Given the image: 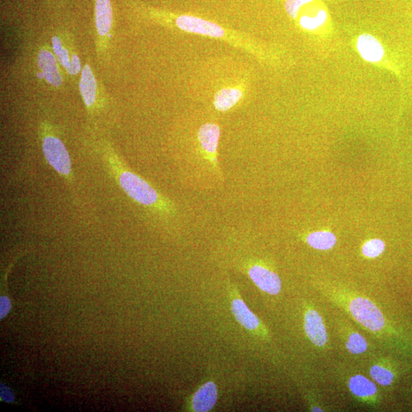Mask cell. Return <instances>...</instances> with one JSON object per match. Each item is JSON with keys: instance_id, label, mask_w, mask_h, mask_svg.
Returning <instances> with one entry per match:
<instances>
[{"instance_id": "30bf717a", "label": "cell", "mask_w": 412, "mask_h": 412, "mask_svg": "<svg viewBox=\"0 0 412 412\" xmlns=\"http://www.w3.org/2000/svg\"><path fill=\"white\" fill-rule=\"evenodd\" d=\"M357 48L359 55L366 62L377 63L385 55L384 46L375 37L369 34H364L358 37Z\"/></svg>"}, {"instance_id": "e0dca14e", "label": "cell", "mask_w": 412, "mask_h": 412, "mask_svg": "<svg viewBox=\"0 0 412 412\" xmlns=\"http://www.w3.org/2000/svg\"><path fill=\"white\" fill-rule=\"evenodd\" d=\"M306 242L314 249L328 251L335 246L337 238L331 231H319L307 236Z\"/></svg>"}, {"instance_id": "5b68a950", "label": "cell", "mask_w": 412, "mask_h": 412, "mask_svg": "<svg viewBox=\"0 0 412 412\" xmlns=\"http://www.w3.org/2000/svg\"><path fill=\"white\" fill-rule=\"evenodd\" d=\"M348 387L351 395L358 402L371 407L377 406L379 401V389L373 379L361 374H355L349 377Z\"/></svg>"}, {"instance_id": "52a82bcc", "label": "cell", "mask_w": 412, "mask_h": 412, "mask_svg": "<svg viewBox=\"0 0 412 412\" xmlns=\"http://www.w3.org/2000/svg\"><path fill=\"white\" fill-rule=\"evenodd\" d=\"M177 26L183 31L204 35L215 37H220L224 35L222 27L200 18L191 16H182L177 19Z\"/></svg>"}, {"instance_id": "9a60e30c", "label": "cell", "mask_w": 412, "mask_h": 412, "mask_svg": "<svg viewBox=\"0 0 412 412\" xmlns=\"http://www.w3.org/2000/svg\"><path fill=\"white\" fill-rule=\"evenodd\" d=\"M370 376L376 384L391 386L395 379V373L384 361H377L370 367Z\"/></svg>"}, {"instance_id": "5bb4252c", "label": "cell", "mask_w": 412, "mask_h": 412, "mask_svg": "<svg viewBox=\"0 0 412 412\" xmlns=\"http://www.w3.org/2000/svg\"><path fill=\"white\" fill-rule=\"evenodd\" d=\"M80 92L87 107H91L96 96V81L91 66L85 65L80 82Z\"/></svg>"}, {"instance_id": "ac0fdd59", "label": "cell", "mask_w": 412, "mask_h": 412, "mask_svg": "<svg viewBox=\"0 0 412 412\" xmlns=\"http://www.w3.org/2000/svg\"><path fill=\"white\" fill-rule=\"evenodd\" d=\"M242 93L238 89H223L215 95V107L220 111H227L241 100Z\"/></svg>"}, {"instance_id": "2e32d148", "label": "cell", "mask_w": 412, "mask_h": 412, "mask_svg": "<svg viewBox=\"0 0 412 412\" xmlns=\"http://www.w3.org/2000/svg\"><path fill=\"white\" fill-rule=\"evenodd\" d=\"M343 335L344 346L350 354L361 355L368 350V341L361 333L348 328V331L344 332Z\"/></svg>"}, {"instance_id": "44dd1931", "label": "cell", "mask_w": 412, "mask_h": 412, "mask_svg": "<svg viewBox=\"0 0 412 412\" xmlns=\"http://www.w3.org/2000/svg\"><path fill=\"white\" fill-rule=\"evenodd\" d=\"M52 44H53V49L55 53L58 58V61L61 64L65 67L67 72L70 73L72 66V60L70 61L69 51L63 47L61 40L57 37H53L52 39Z\"/></svg>"}, {"instance_id": "8fae6325", "label": "cell", "mask_w": 412, "mask_h": 412, "mask_svg": "<svg viewBox=\"0 0 412 412\" xmlns=\"http://www.w3.org/2000/svg\"><path fill=\"white\" fill-rule=\"evenodd\" d=\"M37 64L49 84L54 87L61 86L62 78L59 72L56 59L50 51L42 50L37 57Z\"/></svg>"}, {"instance_id": "d6986e66", "label": "cell", "mask_w": 412, "mask_h": 412, "mask_svg": "<svg viewBox=\"0 0 412 412\" xmlns=\"http://www.w3.org/2000/svg\"><path fill=\"white\" fill-rule=\"evenodd\" d=\"M386 244L383 240L373 238L364 243L362 247L363 256L367 258H377L384 252Z\"/></svg>"}, {"instance_id": "4fadbf2b", "label": "cell", "mask_w": 412, "mask_h": 412, "mask_svg": "<svg viewBox=\"0 0 412 412\" xmlns=\"http://www.w3.org/2000/svg\"><path fill=\"white\" fill-rule=\"evenodd\" d=\"M112 24V10L110 0H96V26L97 31L102 35H107Z\"/></svg>"}, {"instance_id": "ba28073f", "label": "cell", "mask_w": 412, "mask_h": 412, "mask_svg": "<svg viewBox=\"0 0 412 412\" xmlns=\"http://www.w3.org/2000/svg\"><path fill=\"white\" fill-rule=\"evenodd\" d=\"M220 137V129L215 124L208 123L202 125L199 132V139L201 147L215 168L217 163H218L216 159V152L219 145Z\"/></svg>"}, {"instance_id": "7c38bea8", "label": "cell", "mask_w": 412, "mask_h": 412, "mask_svg": "<svg viewBox=\"0 0 412 412\" xmlns=\"http://www.w3.org/2000/svg\"><path fill=\"white\" fill-rule=\"evenodd\" d=\"M231 312L239 323L247 330L256 331L258 329L260 324L259 319L241 298H236L232 301Z\"/></svg>"}, {"instance_id": "ffe728a7", "label": "cell", "mask_w": 412, "mask_h": 412, "mask_svg": "<svg viewBox=\"0 0 412 412\" xmlns=\"http://www.w3.org/2000/svg\"><path fill=\"white\" fill-rule=\"evenodd\" d=\"M327 20V12L324 10L319 11L316 17H303L299 21L301 26L310 31H314L325 24Z\"/></svg>"}, {"instance_id": "9c48e42d", "label": "cell", "mask_w": 412, "mask_h": 412, "mask_svg": "<svg viewBox=\"0 0 412 412\" xmlns=\"http://www.w3.org/2000/svg\"><path fill=\"white\" fill-rule=\"evenodd\" d=\"M218 400V389L213 382L202 385L192 396L191 409L196 412L211 411Z\"/></svg>"}, {"instance_id": "cb8c5ba5", "label": "cell", "mask_w": 412, "mask_h": 412, "mask_svg": "<svg viewBox=\"0 0 412 412\" xmlns=\"http://www.w3.org/2000/svg\"><path fill=\"white\" fill-rule=\"evenodd\" d=\"M10 310V302L6 297L1 298V317H4Z\"/></svg>"}, {"instance_id": "6da1fadb", "label": "cell", "mask_w": 412, "mask_h": 412, "mask_svg": "<svg viewBox=\"0 0 412 412\" xmlns=\"http://www.w3.org/2000/svg\"><path fill=\"white\" fill-rule=\"evenodd\" d=\"M320 294L348 313L367 332L377 339L385 338L388 321L379 307L370 298L341 287H321Z\"/></svg>"}, {"instance_id": "8992f818", "label": "cell", "mask_w": 412, "mask_h": 412, "mask_svg": "<svg viewBox=\"0 0 412 412\" xmlns=\"http://www.w3.org/2000/svg\"><path fill=\"white\" fill-rule=\"evenodd\" d=\"M249 275L256 286L265 293L276 296L280 293L282 281L278 274L267 267L256 265L250 267Z\"/></svg>"}, {"instance_id": "3957f363", "label": "cell", "mask_w": 412, "mask_h": 412, "mask_svg": "<svg viewBox=\"0 0 412 412\" xmlns=\"http://www.w3.org/2000/svg\"><path fill=\"white\" fill-rule=\"evenodd\" d=\"M42 150L50 166L66 181L72 182L73 174L71 157L63 142L53 134H46L42 139Z\"/></svg>"}, {"instance_id": "277c9868", "label": "cell", "mask_w": 412, "mask_h": 412, "mask_svg": "<svg viewBox=\"0 0 412 412\" xmlns=\"http://www.w3.org/2000/svg\"><path fill=\"white\" fill-rule=\"evenodd\" d=\"M304 330L314 346L323 350L328 347V334L323 317L319 312L308 306L304 312Z\"/></svg>"}, {"instance_id": "603a6c76", "label": "cell", "mask_w": 412, "mask_h": 412, "mask_svg": "<svg viewBox=\"0 0 412 412\" xmlns=\"http://www.w3.org/2000/svg\"><path fill=\"white\" fill-rule=\"evenodd\" d=\"M81 69L80 59L77 55H73L72 66L70 74L74 75L80 72Z\"/></svg>"}, {"instance_id": "7402d4cb", "label": "cell", "mask_w": 412, "mask_h": 412, "mask_svg": "<svg viewBox=\"0 0 412 412\" xmlns=\"http://www.w3.org/2000/svg\"><path fill=\"white\" fill-rule=\"evenodd\" d=\"M312 1L314 0H287L286 3H285V8H286L291 18L296 19L299 9L303 5Z\"/></svg>"}, {"instance_id": "7a4b0ae2", "label": "cell", "mask_w": 412, "mask_h": 412, "mask_svg": "<svg viewBox=\"0 0 412 412\" xmlns=\"http://www.w3.org/2000/svg\"><path fill=\"white\" fill-rule=\"evenodd\" d=\"M106 160L111 174L131 199L156 212L170 214L174 211L170 201L162 197L145 179L125 168L114 152L108 151Z\"/></svg>"}]
</instances>
